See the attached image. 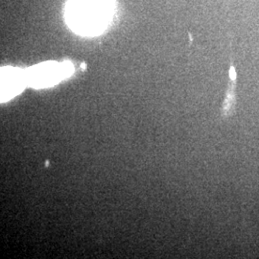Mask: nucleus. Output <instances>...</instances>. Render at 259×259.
I'll return each instance as SVG.
<instances>
[{
  "mask_svg": "<svg viewBox=\"0 0 259 259\" xmlns=\"http://www.w3.org/2000/svg\"><path fill=\"white\" fill-rule=\"evenodd\" d=\"M114 14V0H68L65 21L73 32L84 37L103 33Z\"/></svg>",
  "mask_w": 259,
  "mask_h": 259,
  "instance_id": "f257e3e1",
  "label": "nucleus"
},
{
  "mask_svg": "<svg viewBox=\"0 0 259 259\" xmlns=\"http://www.w3.org/2000/svg\"><path fill=\"white\" fill-rule=\"evenodd\" d=\"M74 72L71 63L47 62L34 65L25 70L27 85L35 89H44L55 85Z\"/></svg>",
  "mask_w": 259,
  "mask_h": 259,
  "instance_id": "f03ea898",
  "label": "nucleus"
},
{
  "mask_svg": "<svg viewBox=\"0 0 259 259\" xmlns=\"http://www.w3.org/2000/svg\"><path fill=\"white\" fill-rule=\"evenodd\" d=\"M27 85L25 70L5 67L1 70V101H7Z\"/></svg>",
  "mask_w": 259,
  "mask_h": 259,
  "instance_id": "7ed1b4c3",
  "label": "nucleus"
},
{
  "mask_svg": "<svg viewBox=\"0 0 259 259\" xmlns=\"http://www.w3.org/2000/svg\"><path fill=\"white\" fill-rule=\"evenodd\" d=\"M230 77H231V83L229 90L227 92L226 99L224 101L222 107V116L224 118L230 117L232 114L235 113L236 111V70L234 66L232 65L230 69Z\"/></svg>",
  "mask_w": 259,
  "mask_h": 259,
  "instance_id": "20e7f679",
  "label": "nucleus"
}]
</instances>
